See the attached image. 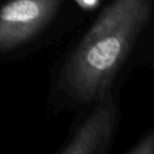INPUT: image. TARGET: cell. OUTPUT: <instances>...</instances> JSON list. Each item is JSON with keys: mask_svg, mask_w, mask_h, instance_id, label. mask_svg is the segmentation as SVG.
<instances>
[{"mask_svg": "<svg viewBox=\"0 0 154 154\" xmlns=\"http://www.w3.org/2000/svg\"><path fill=\"white\" fill-rule=\"evenodd\" d=\"M116 124V105L111 95L99 99L97 107L60 150L61 154H100L112 138Z\"/></svg>", "mask_w": 154, "mask_h": 154, "instance_id": "obj_3", "label": "cell"}, {"mask_svg": "<svg viewBox=\"0 0 154 154\" xmlns=\"http://www.w3.org/2000/svg\"><path fill=\"white\" fill-rule=\"evenodd\" d=\"M61 0H10L0 8V52L34 37L55 16Z\"/></svg>", "mask_w": 154, "mask_h": 154, "instance_id": "obj_2", "label": "cell"}, {"mask_svg": "<svg viewBox=\"0 0 154 154\" xmlns=\"http://www.w3.org/2000/svg\"><path fill=\"white\" fill-rule=\"evenodd\" d=\"M75 1L79 7H82L84 10H93L100 2V0H75Z\"/></svg>", "mask_w": 154, "mask_h": 154, "instance_id": "obj_5", "label": "cell"}, {"mask_svg": "<svg viewBox=\"0 0 154 154\" xmlns=\"http://www.w3.org/2000/svg\"><path fill=\"white\" fill-rule=\"evenodd\" d=\"M150 16L152 0H113L64 65L60 88L81 102L102 97Z\"/></svg>", "mask_w": 154, "mask_h": 154, "instance_id": "obj_1", "label": "cell"}, {"mask_svg": "<svg viewBox=\"0 0 154 154\" xmlns=\"http://www.w3.org/2000/svg\"><path fill=\"white\" fill-rule=\"evenodd\" d=\"M153 140H154L153 135L149 134L140 143H137V146L131 148L129 150V154H153V144H154Z\"/></svg>", "mask_w": 154, "mask_h": 154, "instance_id": "obj_4", "label": "cell"}]
</instances>
